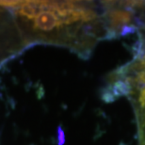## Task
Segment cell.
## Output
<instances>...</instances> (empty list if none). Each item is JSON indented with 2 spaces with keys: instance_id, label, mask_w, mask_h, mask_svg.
<instances>
[{
  "instance_id": "6da1fadb",
  "label": "cell",
  "mask_w": 145,
  "mask_h": 145,
  "mask_svg": "<svg viewBox=\"0 0 145 145\" xmlns=\"http://www.w3.org/2000/svg\"><path fill=\"white\" fill-rule=\"evenodd\" d=\"M0 2L11 10L27 47L34 44L61 46L87 59L98 40L117 37L106 20L98 17L94 2Z\"/></svg>"
},
{
  "instance_id": "3957f363",
  "label": "cell",
  "mask_w": 145,
  "mask_h": 145,
  "mask_svg": "<svg viewBox=\"0 0 145 145\" xmlns=\"http://www.w3.org/2000/svg\"><path fill=\"white\" fill-rule=\"evenodd\" d=\"M128 98L134 106L137 118L138 145H145V89L132 91Z\"/></svg>"
},
{
  "instance_id": "7a4b0ae2",
  "label": "cell",
  "mask_w": 145,
  "mask_h": 145,
  "mask_svg": "<svg viewBox=\"0 0 145 145\" xmlns=\"http://www.w3.org/2000/svg\"><path fill=\"white\" fill-rule=\"evenodd\" d=\"M27 45L11 10L0 2V68Z\"/></svg>"
}]
</instances>
